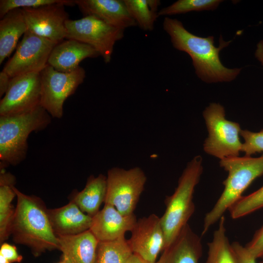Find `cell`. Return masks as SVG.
<instances>
[{
  "label": "cell",
  "mask_w": 263,
  "mask_h": 263,
  "mask_svg": "<svg viewBox=\"0 0 263 263\" xmlns=\"http://www.w3.org/2000/svg\"><path fill=\"white\" fill-rule=\"evenodd\" d=\"M125 263H149L142 258H141L138 255L133 253L131 257Z\"/></svg>",
  "instance_id": "obj_35"
},
{
  "label": "cell",
  "mask_w": 263,
  "mask_h": 263,
  "mask_svg": "<svg viewBox=\"0 0 263 263\" xmlns=\"http://www.w3.org/2000/svg\"><path fill=\"white\" fill-rule=\"evenodd\" d=\"M0 255L2 256L10 262L20 263L22 260V256L19 254L15 245L3 243L0 248Z\"/></svg>",
  "instance_id": "obj_31"
},
{
  "label": "cell",
  "mask_w": 263,
  "mask_h": 263,
  "mask_svg": "<svg viewBox=\"0 0 263 263\" xmlns=\"http://www.w3.org/2000/svg\"><path fill=\"white\" fill-rule=\"evenodd\" d=\"M132 18L141 29L152 31L158 15L159 0H123Z\"/></svg>",
  "instance_id": "obj_24"
},
{
  "label": "cell",
  "mask_w": 263,
  "mask_h": 263,
  "mask_svg": "<svg viewBox=\"0 0 263 263\" xmlns=\"http://www.w3.org/2000/svg\"><path fill=\"white\" fill-rule=\"evenodd\" d=\"M202 254L201 239L187 224L155 263H199Z\"/></svg>",
  "instance_id": "obj_16"
},
{
  "label": "cell",
  "mask_w": 263,
  "mask_h": 263,
  "mask_svg": "<svg viewBox=\"0 0 263 263\" xmlns=\"http://www.w3.org/2000/svg\"><path fill=\"white\" fill-rule=\"evenodd\" d=\"M261 261L260 262V263H263V257Z\"/></svg>",
  "instance_id": "obj_37"
},
{
  "label": "cell",
  "mask_w": 263,
  "mask_h": 263,
  "mask_svg": "<svg viewBox=\"0 0 263 263\" xmlns=\"http://www.w3.org/2000/svg\"><path fill=\"white\" fill-rule=\"evenodd\" d=\"M255 56L263 66V40H261L256 45Z\"/></svg>",
  "instance_id": "obj_34"
},
{
  "label": "cell",
  "mask_w": 263,
  "mask_h": 263,
  "mask_svg": "<svg viewBox=\"0 0 263 263\" xmlns=\"http://www.w3.org/2000/svg\"><path fill=\"white\" fill-rule=\"evenodd\" d=\"M50 122V115L41 106L27 113L0 116V164L21 162L26 156L30 134L44 130Z\"/></svg>",
  "instance_id": "obj_5"
},
{
  "label": "cell",
  "mask_w": 263,
  "mask_h": 263,
  "mask_svg": "<svg viewBox=\"0 0 263 263\" xmlns=\"http://www.w3.org/2000/svg\"><path fill=\"white\" fill-rule=\"evenodd\" d=\"M107 193V177L102 174L95 177L91 175L85 188L74 195L73 201L85 213L93 217L96 214Z\"/></svg>",
  "instance_id": "obj_21"
},
{
  "label": "cell",
  "mask_w": 263,
  "mask_h": 263,
  "mask_svg": "<svg viewBox=\"0 0 263 263\" xmlns=\"http://www.w3.org/2000/svg\"><path fill=\"white\" fill-rule=\"evenodd\" d=\"M64 4L21 8L27 31L57 44L66 38L65 22L69 19Z\"/></svg>",
  "instance_id": "obj_12"
},
{
  "label": "cell",
  "mask_w": 263,
  "mask_h": 263,
  "mask_svg": "<svg viewBox=\"0 0 263 263\" xmlns=\"http://www.w3.org/2000/svg\"><path fill=\"white\" fill-rule=\"evenodd\" d=\"M146 180L144 171L139 167L128 170L117 167L110 169L105 204L113 206L124 215L133 214Z\"/></svg>",
  "instance_id": "obj_9"
},
{
  "label": "cell",
  "mask_w": 263,
  "mask_h": 263,
  "mask_svg": "<svg viewBox=\"0 0 263 263\" xmlns=\"http://www.w3.org/2000/svg\"><path fill=\"white\" fill-rule=\"evenodd\" d=\"M203 170L202 158L197 155L188 163L174 193L166 198L165 211L160 218L165 235L164 249L172 242L194 212L193 195Z\"/></svg>",
  "instance_id": "obj_4"
},
{
  "label": "cell",
  "mask_w": 263,
  "mask_h": 263,
  "mask_svg": "<svg viewBox=\"0 0 263 263\" xmlns=\"http://www.w3.org/2000/svg\"><path fill=\"white\" fill-rule=\"evenodd\" d=\"M0 263H12L7 259L1 255H0Z\"/></svg>",
  "instance_id": "obj_36"
},
{
  "label": "cell",
  "mask_w": 263,
  "mask_h": 263,
  "mask_svg": "<svg viewBox=\"0 0 263 263\" xmlns=\"http://www.w3.org/2000/svg\"><path fill=\"white\" fill-rule=\"evenodd\" d=\"M11 77L4 71L0 72V97H3L9 86Z\"/></svg>",
  "instance_id": "obj_33"
},
{
  "label": "cell",
  "mask_w": 263,
  "mask_h": 263,
  "mask_svg": "<svg viewBox=\"0 0 263 263\" xmlns=\"http://www.w3.org/2000/svg\"><path fill=\"white\" fill-rule=\"evenodd\" d=\"M133 252L125 236L114 240L99 242L95 263H125Z\"/></svg>",
  "instance_id": "obj_25"
},
{
  "label": "cell",
  "mask_w": 263,
  "mask_h": 263,
  "mask_svg": "<svg viewBox=\"0 0 263 263\" xmlns=\"http://www.w3.org/2000/svg\"><path fill=\"white\" fill-rule=\"evenodd\" d=\"M56 45L48 39L27 31L13 56L2 70L11 78L40 73L48 65L49 56Z\"/></svg>",
  "instance_id": "obj_10"
},
{
  "label": "cell",
  "mask_w": 263,
  "mask_h": 263,
  "mask_svg": "<svg viewBox=\"0 0 263 263\" xmlns=\"http://www.w3.org/2000/svg\"><path fill=\"white\" fill-rule=\"evenodd\" d=\"M245 247L255 259L263 257V225L256 231L252 239Z\"/></svg>",
  "instance_id": "obj_30"
},
{
  "label": "cell",
  "mask_w": 263,
  "mask_h": 263,
  "mask_svg": "<svg viewBox=\"0 0 263 263\" xmlns=\"http://www.w3.org/2000/svg\"><path fill=\"white\" fill-rule=\"evenodd\" d=\"M59 263H64V262H63V261H61V262H59Z\"/></svg>",
  "instance_id": "obj_38"
},
{
  "label": "cell",
  "mask_w": 263,
  "mask_h": 263,
  "mask_svg": "<svg viewBox=\"0 0 263 263\" xmlns=\"http://www.w3.org/2000/svg\"><path fill=\"white\" fill-rule=\"evenodd\" d=\"M85 74L80 66L73 72L63 73L48 64L39 73L40 106L52 117L61 118L64 102L83 83Z\"/></svg>",
  "instance_id": "obj_7"
},
{
  "label": "cell",
  "mask_w": 263,
  "mask_h": 263,
  "mask_svg": "<svg viewBox=\"0 0 263 263\" xmlns=\"http://www.w3.org/2000/svg\"><path fill=\"white\" fill-rule=\"evenodd\" d=\"M39 73L11 78L8 89L0 101V116H10L31 111L40 106Z\"/></svg>",
  "instance_id": "obj_11"
},
{
  "label": "cell",
  "mask_w": 263,
  "mask_h": 263,
  "mask_svg": "<svg viewBox=\"0 0 263 263\" xmlns=\"http://www.w3.org/2000/svg\"><path fill=\"white\" fill-rule=\"evenodd\" d=\"M137 219L134 213L124 215L113 205L105 204L103 208L92 217L90 230L99 242L109 241L131 231Z\"/></svg>",
  "instance_id": "obj_14"
},
{
  "label": "cell",
  "mask_w": 263,
  "mask_h": 263,
  "mask_svg": "<svg viewBox=\"0 0 263 263\" xmlns=\"http://www.w3.org/2000/svg\"><path fill=\"white\" fill-rule=\"evenodd\" d=\"M62 3L66 6H74L75 0H0V18L3 17L11 10L23 8H36L44 5Z\"/></svg>",
  "instance_id": "obj_28"
},
{
  "label": "cell",
  "mask_w": 263,
  "mask_h": 263,
  "mask_svg": "<svg viewBox=\"0 0 263 263\" xmlns=\"http://www.w3.org/2000/svg\"><path fill=\"white\" fill-rule=\"evenodd\" d=\"M263 207V186L253 193L242 196L228 209L231 217L238 219Z\"/></svg>",
  "instance_id": "obj_27"
},
{
  "label": "cell",
  "mask_w": 263,
  "mask_h": 263,
  "mask_svg": "<svg viewBox=\"0 0 263 263\" xmlns=\"http://www.w3.org/2000/svg\"><path fill=\"white\" fill-rule=\"evenodd\" d=\"M231 245L239 263H256V259L249 254L245 246L238 242H234Z\"/></svg>",
  "instance_id": "obj_32"
},
{
  "label": "cell",
  "mask_w": 263,
  "mask_h": 263,
  "mask_svg": "<svg viewBox=\"0 0 263 263\" xmlns=\"http://www.w3.org/2000/svg\"><path fill=\"white\" fill-rule=\"evenodd\" d=\"M220 165L228 172V176L223 182L224 189L221 196L206 214L202 235L242 196L251 183L263 174V154L258 157L245 155L226 158L220 160Z\"/></svg>",
  "instance_id": "obj_3"
},
{
  "label": "cell",
  "mask_w": 263,
  "mask_h": 263,
  "mask_svg": "<svg viewBox=\"0 0 263 263\" xmlns=\"http://www.w3.org/2000/svg\"><path fill=\"white\" fill-rule=\"evenodd\" d=\"M203 114L208 132L204 151L220 160L238 156L242 146L239 124L225 118V109L219 103H210Z\"/></svg>",
  "instance_id": "obj_6"
},
{
  "label": "cell",
  "mask_w": 263,
  "mask_h": 263,
  "mask_svg": "<svg viewBox=\"0 0 263 263\" xmlns=\"http://www.w3.org/2000/svg\"><path fill=\"white\" fill-rule=\"evenodd\" d=\"M50 221L56 235H77L89 230L92 217L83 212L72 201L63 207L48 209Z\"/></svg>",
  "instance_id": "obj_18"
},
{
  "label": "cell",
  "mask_w": 263,
  "mask_h": 263,
  "mask_svg": "<svg viewBox=\"0 0 263 263\" xmlns=\"http://www.w3.org/2000/svg\"><path fill=\"white\" fill-rule=\"evenodd\" d=\"M98 56L99 53L89 45L67 39L55 46L49 56L48 64L57 71L70 73L77 69L83 59Z\"/></svg>",
  "instance_id": "obj_17"
},
{
  "label": "cell",
  "mask_w": 263,
  "mask_h": 263,
  "mask_svg": "<svg viewBox=\"0 0 263 263\" xmlns=\"http://www.w3.org/2000/svg\"><path fill=\"white\" fill-rule=\"evenodd\" d=\"M163 27L173 47L190 56L195 73L202 81L207 83L229 82L240 73L242 68H226L220 59V52L231 41H225L221 36L219 46L216 47L213 36H196L188 31L181 21L168 17L164 19Z\"/></svg>",
  "instance_id": "obj_1"
},
{
  "label": "cell",
  "mask_w": 263,
  "mask_h": 263,
  "mask_svg": "<svg viewBox=\"0 0 263 263\" xmlns=\"http://www.w3.org/2000/svg\"><path fill=\"white\" fill-rule=\"evenodd\" d=\"M13 189L17 198L11 228L14 242L28 247L35 257L59 249L58 239L43 202L37 196L22 193L15 186Z\"/></svg>",
  "instance_id": "obj_2"
},
{
  "label": "cell",
  "mask_w": 263,
  "mask_h": 263,
  "mask_svg": "<svg viewBox=\"0 0 263 263\" xmlns=\"http://www.w3.org/2000/svg\"><path fill=\"white\" fill-rule=\"evenodd\" d=\"M84 16L94 17L108 24L125 30L135 26L123 0H75Z\"/></svg>",
  "instance_id": "obj_15"
},
{
  "label": "cell",
  "mask_w": 263,
  "mask_h": 263,
  "mask_svg": "<svg viewBox=\"0 0 263 263\" xmlns=\"http://www.w3.org/2000/svg\"><path fill=\"white\" fill-rule=\"evenodd\" d=\"M27 27L21 8L8 12L0 20V64L17 47Z\"/></svg>",
  "instance_id": "obj_20"
},
{
  "label": "cell",
  "mask_w": 263,
  "mask_h": 263,
  "mask_svg": "<svg viewBox=\"0 0 263 263\" xmlns=\"http://www.w3.org/2000/svg\"><path fill=\"white\" fill-rule=\"evenodd\" d=\"M16 179L0 168V243H4L11 235V225L15 213L12 202L16 197L13 189Z\"/></svg>",
  "instance_id": "obj_22"
},
{
  "label": "cell",
  "mask_w": 263,
  "mask_h": 263,
  "mask_svg": "<svg viewBox=\"0 0 263 263\" xmlns=\"http://www.w3.org/2000/svg\"><path fill=\"white\" fill-rule=\"evenodd\" d=\"M67 39L76 40L93 47L106 63L112 59L114 45L122 39L124 29L110 25L91 16L65 22Z\"/></svg>",
  "instance_id": "obj_8"
},
{
  "label": "cell",
  "mask_w": 263,
  "mask_h": 263,
  "mask_svg": "<svg viewBox=\"0 0 263 263\" xmlns=\"http://www.w3.org/2000/svg\"><path fill=\"white\" fill-rule=\"evenodd\" d=\"M219 222L218 227L214 232L211 241L207 244L206 263H239L226 234L224 216Z\"/></svg>",
  "instance_id": "obj_23"
},
{
  "label": "cell",
  "mask_w": 263,
  "mask_h": 263,
  "mask_svg": "<svg viewBox=\"0 0 263 263\" xmlns=\"http://www.w3.org/2000/svg\"><path fill=\"white\" fill-rule=\"evenodd\" d=\"M128 240L133 253L149 263H155L165 248V235L160 218L155 214L137 221Z\"/></svg>",
  "instance_id": "obj_13"
},
{
  "label": "cell",
  "mask_w": 263,
  "mask_h": 263,
  "mask_svg": "<svg viewBox=\"0 0 263 263\" xmlns=\"http://www.w3.org/2000/svg\"><path fill=\"white\" fill-rule=\"evenodd\" d=\"M221 0H178L159 11V16L185 14L191 11H212L223 2Z\"/></svg>",
  "instance_id": "obj_26"
},
{
  "label": "cell",
  "mask_w": 263,
  "mask_h": 263,
  "mask_svg": "<svg viewBox=\"0 0 263 263\" xmlns=\"http://www.w3.org/2000/svg\"><path fill=\"white\" fill-rule=\"evenodd\" d=\"M240 135L244 140L241 151L244 152L245 156H251L256 153L263 152V130L258 132L242 130Z\"/></svg>",
  "instance_id": "obj_29"
},
{
  "label": "cell",
  "mask_w": 263,
  "mask_h": 263,
  "mask_svg": "<svg viewBox=\"0 0 263 263\" xmlns=\"http://www.w3.org/2000/svg\"><path fill=\"white\" fill-rule=\"evenodd\" d=\"M65 263H95L99 241L90 230L75 235H57Z\"/></svg>",
  "instance_id": "obj_19"
}]
</instances>
